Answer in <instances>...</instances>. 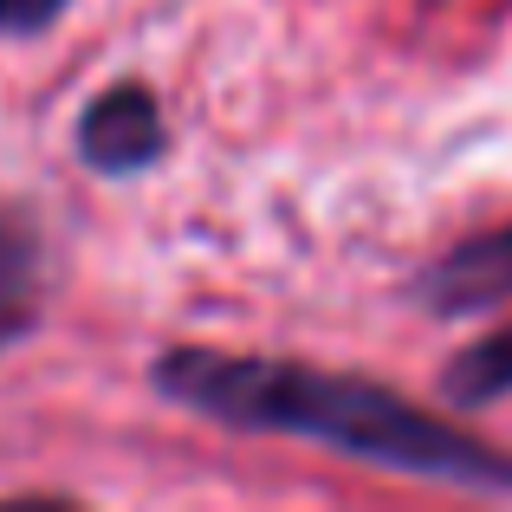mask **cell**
<instances>
[{
  "label": "cell",
  "instance_id": "cell-1",
  "mask_svg": "<svg viewBox=\"0 0 512 512\" xmlns=\"http://www.w3.org/2000/svg\"><path fill=\"white\" fill-rule=\"evenodd\" d=\"M156 389L227 428L299 435L318 441V448H338L357 454V461L441 480V487H467V493H512V454L415 409L396 389L363 383V376L279 363V357H234V350H169L156 363Z\"/></svg>",
  "mask_w": 512,
  "mask_h": 512
},
{
  "label": "cell",
  "instance_id": "cell-2",
  "mask_svg": "<svg viewBox=\"0 0 512 512\" xmlns=\"http://www.w3.org/2000/svg\"><path fill=\"white\" fill-rule=\"evenodd\" d=\"M163 111L143 85H111L78 117V156L104 175H137L163 156Z\"/></svg>",
  "mask_w": 512,
  "mask_h": 512
},
{
  "label": "cell",
  "instance_id": "cell-3",
  "mask_svg": "<svg viewBox=\"0 0 512 512\" xmlns=\"http://www.w3.org/2000/svg\"><path fill=\"white\" fill-rule=\"evenodd\" d=\"M415 299L435 318H461V312H493L512 299V227L461 240L454 253H441L422 279H415Z\"/></svg>",
  "mask_w": 512,
  "mask_h": 512
},
{
  "label": "cell",
  "instance_id": "cell-4",
  "mask_svg": "<svg viewBox=\"0 0 512 512\" xmlns=\"http://www.w3.org/2000/svg\"><path fill=\"white\" fill-rule=\"evenodd\" d=\"M39 318V234L20 214H0V350Z\"/></svg>",
  "mask_w": 512,
  "mask_h": 512
},
{
  "label": "cell",
  "instance_id": "cell-5",
  "mask_svg": "<svg viewBox=\"0 0 512 512\" xmlns=\"http://www.w3.org/2000/svg\"><path fill=\"white\" fill-rule=\"evenodd\" d=\"M441 396L454 402V409H487V402L512 396V325L493 331V338L467 344L461 357L441 370Z\"/></svg>",
  "mask_w": 512,
  "mask_h": 512
},
{
  "label": "cell",
  "instance_id": "cell-6",
  "mask_svg": "<svg viewBox=\"0 0 512 512\" xmlns=\"http://www.w3.org/2000/svg\"><path fill=\"white\" fill-rule=\"evenodd\" d=\"M65 7H72V0H0V33L7 39H33V33H46Z\"/></svg>",
  "mask_w": 512,
  "mask_h": 512
}]
</instances>
